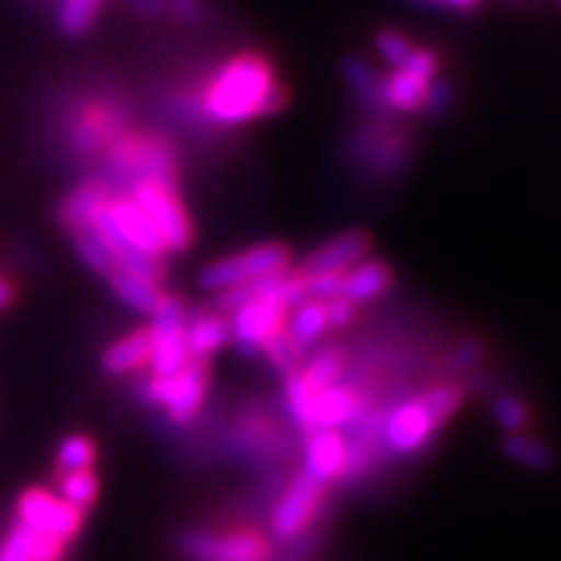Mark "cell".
I'll use <instances>...</instances> for the list:
<instances>
[{
    "label": "cell",
    "instance_id": "cell-26",
    "mask_svg": "<svg viewBox=\"0 0 561 561\" xmlns=\"http://www.w3.org/2000/svg\"><path fill=\"white\" fill-rule=\"evenodd\" d=\"M343 76H346L348 87L359 96V102L369 110H382L380 104V76L364 58H351L343 66Z\"/></svg>",
    "mask_w": 561,
    "mask_h": 561
},
{
    "label": "cell",
    "instance_id": "cell-11",
    "mask_svg": "<svg viewBox=\"0 0 561 561\" xmlns=\"http://www.w3.org/2000/svg\"><path fill=\"white\" fill-rule=\"evenodd\" d=\"M322 500H325V486L318 481H312L310 476L299 473L289 486H286L284 494L276 504L271 515V533L278 538V541H291L299 533L310 528L314 517L322 507Z\"/></svg>",
    "mask_w": 561,
    "mask_h": 561
},
{
    "label": "cell",
    "instance_id": "cell-30",
    "mask_svg": "<svg viewBox=\"0 0 561 561\" xmlns=\"http://www.w3.org/2000/svg\"><path fill=\"white\" fill-rule=\"evenodd\" d=\"M96 462V447L89 437L73 434V437L62 439L58 447V468L60 473H76V471H91Z\"/></svg>",
    "mask_w": 561,
    "mask_h": 561
},
{
    "label": "cell",
    "instance_id": "cell-46",
    "mask_svg": "<svg viewBox=\"0 0 561 561\" xmlns=\"http://www.w3.org/2000/svg\"><path fill=\"white\" fill-rule=\"evenodd\" d=\"M507 3H517V0H507Z\"/></svg>",
    "mask_w": 561,
    "mask_h": 561
},
{
    "label": "cell",
    "instance_id": "cell-14",
    "mask_svg": "<svg viewBox=\"0 0 561 561\" xmlns=\"http://www.w3.org/2000/svg\"><path fill=\"white\" fill-rule=\"evenodd\" d=\"M367 411V398L351 385H333V388L318 390L312 398V430L343 432L354 426V421Z\"/></svg>",
    "mask_w": 561,
    "mask_h": 561
},
{
    "label": "cell",
    "instance_id": "cell-4",
    "mask_svg": "<svg viewBox=\"0 0 561 561\" xmlns=\"http://www.w3.org/2000/svg\"><path fill=\"white\" fill-rule=\"evenodd\" d=\"M291 255L280 242H261L237 252V255L219 257V261L203 265L198 273V284L206 291H229L237 286L255 284V280L278 276L289 271Z\"/></svg>",
    "mask_w": 561,
    "mask_h": 561
},
{
    "label": "cell",
    "instance_id": "cell-22",
    "mask_svg": "<svg viewBox=\"0 0 561 561\" xmlns=\"http://www.w3.org/2000/svg\"><path fill=\"white\" fill-rule=\"evenodd\" d=\"M110 286L115 291V297L123 301L125 307L136 310L138 314H149L157 310L159 299H161V289L157 284H149V280L130 276V273L115 271L110 276Z\"/></svg>",
    "mask_w": 561,
    "mask_h": 561
},
{
    "label": "cell",
    "instance_id": "cell-31",
    "mask_svg": "<svg viewBox=\"0 0 561 561\" xmlns=\"http://www.w3.org/2000/svg\"><path fill=\"white\" fill-rule=\"evenodd\" d=\"M494 416L500 421V426L510 434H523L525 426L530 421V411L520 398L515 396H500L494 401Z\"/></svg>",
    "mask_w": 561,
    "mask_h": 561
},
{
    "label": "cell",
    "instance_id": "cell-39",
    "mask_svg": "<svg viewBox=\"0 0 561 561\" xmlns=\"http://www.w3.org/2000/svg\"><path fill=\"white\" fill-rule=\"evenodd\" d=\"M62 553H66V546H62L60 541L37 536V541H34L32 561H62Z\"/></svg>",
    "mask_w": 561,
    "mask_h": 561
},
{
    "label": "cell",
    "instance_id": "cell-13",
    "mask_svg": "<svg viewBox=\"0 0 561 561\" xmlns=\"http://www.w3.org/2000/svg\"><path fill=\"white\" fill-rule=\"evenodd\" d=\"M348 462V439L343 432L333 430H312L305 442V476L312 481L328 483L343 479Z\"/></svg>",
    "mask_w": 561,
    "mask_h": 561
},
{
    "label": "cell",
    "instance_id": "cell-5",
    "mask_svg": "<svg viewBox=\"0 0 561 561\" xmlns=\"http://www.w3.org/2000/svg\"><path fill=\"white\" fill-rule=\"evenodd\" d=\"M187 307L180 297L161 294L157 310L151 312V325L146 328L151 339V377H172L191 362L185 341Z\"/></svg>",
    "mask_w": 561,
    "mask_h": 561
},
{
    "label": "cell",
    "instance_id": "cell-12",
    "mask_svg": "<svg viewBox=\"0 0 561 561\" xmlns=\"http://www.w3.org/2000/svg\"><path fill=\"white\" fill-rule=\"evenodd\" d=\"M107 214L112 224H115L121 240L128 244V248L144 252L149 257H159L164 261L167 250L164 242H161L159 231L153 229L149 216L138 208V203L130 198V195H112Z\"/></svg>",
    "mask_w": 561,
    "mask_h": 561
},
{
    "label": "cell",
    "instance_id": "cell-41",
    "mask_svg": "<svg viewBox=\"0 0 561 561\" xmlns=\"http://www.w3.org/2000/svg\"><path fill=\"white\" fill-rule=\"evenodd\" d=\"M481 359V346L476 341H466L458 348V356H455V367L458 369H471L473 364H479Z\"/></svg>",
    "mask_w": 561,
    "mask_h": 561
},
{
    "label": "cell",
    "instance_id": "cell-19",
    "mask_svg": "<svg viewBox=\"0 0 561 561\" xmlns=\"http://www.w3.org/2000/svg\"><path fill=\"white\" fill-rule=\"evenodd\" d=\"M185 341L191 359L206 362L224 346H229V320L224 314H195L185 325Z\"/></svg>",
    "mask_w": 561,
    "mask_h": 561
},
{
    "label": "cell",
    "instance_id": "cell-6",
    "mask_svg": "<svg viewBox=\"0 0 561 561\" xmlns=\"http://www.w3.org/2000/svg\"><path fill=\"white\" fill-rule=\"evenodd\" d=\"M208 396L206 362L191 359L172 377H149L144 385V398L151 405L167 411L172 424H187L198 416Z\"/></svg>",
    "mask_w": 561,
    "mask_h": 561
},
{
    "label": "cell",
    "instance_id": "cell-25",
    "mask_svg": "<svg viewBox=\"0 0 561 561\" xmlns=\"http://www.w3.org/2000/svg\"><path fill=\"white\" fill-rule=\"evenodd\" d=\"M73 250H76V255H79V261L87 265L91 273H96V276L110 278L112 273L117 271V263H115V255H112V250L91 229L76 231Z\"/></svg>",
    "mask_w": 561,
    "mask_h": 561
},
{
    "label": "cell",
    "instance_id": "cell-35",
    "mask_svg": "<svg viewBox=\"0 0 561 561\" xmlns=\"http://www.w3.org/2000/svg\"><path fill=\"white\" fill-rule=\"evenodd\" d=\"M307 297L314 301H328L341 297V276L339 273H314V276H305Z\"/></svg>",
    "mask_w": 561,
    "mask_h": 561
},
{
    "label": "cell",
    "instance_id": "cell-21",
    "mask_svg": "<svg viewBox=\"0 0 561 561\" xmlns=\"http://www.w3.org/2000/svg\"><path fill=\"white\" fill-rule=\"evenodd\" d=\"M426 83L416 76L405 73V70L396 68L390 76L380 81V104L382 110L390 112H416L424 100Z\"/></svg>",
    "mask_w": 561,
    "mask_h": 561
},
{
    "label": "cell",
    "instance_id": "cell-43",
    "mask_svg": "<svg viewBox=\"0 0 561 561\" xmlns=\"http://www.w3.org/2000/svg\"><path fill=\"white\" fill-rule=\"evenodd\" d=\"M439 5H445V9H453V11H473L479 9L481 0H439Z\"/></svg>",
    "mask_w": 561,
    "mask_h": 561
},
{
    "label": "cell",
    "instance_id": "cell-15",
    "mask_svg": "<svg viewBox=\"0 0 561 561\" xmlns=\"http://www.w3.org/2000/svg\"><path fill=\"white\" fill-rule=\"evenodd\" d=\"M369 252V237L364 231H343V234L333 237L301 265V276H314V273H339L343 276L356 263H362Z\"/></svg>",
    "mask_w": 561,
    "mask_h": 561
},
{
    "label": "cell",
    "instance_id": "cell-17",
    "mask_svg": "<svg viewBox=\"0 0 561 561\" xmlns=\"http://www.w3.org/2000/svg\"><path fill=\"white\" fill-rule=\"evenodd\" d=\"M110 201H112V193L104 182H100V180L83 182V185L76 187V191L70 193L66 201H62L60 221L66 224L73 234L76 231L89 229L91 221H94V216L100 214V210L107 206Z\"/></svg>",
    "mask_w": 561,
    "mask_h": 561
},
{
    "label": "cell",
    "instance_id": "cell-20",
    "mask_svg": "<svg viewBox=\"0 0 561 561\" xmlns=\"http://www.w3.org/2000/svg\"><path fill=\"white\" fill-rule=\"evenodd\" d=\"M325 331H328V320H325V305H322V301L307 299L286 314L284 333L289 335L291 343L301 351V354H305L310 346H314Z\"/></svg>",
    "mask_w": 561,
    "mask_h": 561
},
{
    "label": "cell",
    "instance_id": "cell-9",
    "mask_svg": "<svg viewBox=\"0 0 561 561\" xmlns=\"http://www.w3.org/2000/svg\"><path fill=\"white\" fill-rule=\"evenodd\" d=\"M138 208L149 216L153 229L159 231L167 252H182L191 248L193 227L187 210L182 208L178 193L161 185H136L128 193Z\"/></svg>",
    "mask_w": 561,
    "mask_h": 561
},
{
    "label": "cell",
    "instance_id": "cell-36",
    "mask_svg": "<svg viewBox=\"0 0 561 561\" xmlns=\"http://www.w3.org/2000/svg\"><path fill=\"white\" fill-rule=\"evenodd\" d=\"M453 102V91L450 87H447L445 81H430L426 83V91H424V100H421V112L430 117H437L445 112L447 107H450Z\"/></svg>",
    "mask_w": 561,
    "mask_h": 561
},
{
    "label": "cell",
    "instance_id": "cell-38",
    "mask_svg": "<svg viewBox=\"0 0 561 561\" xmlns=\"http://www.w3.org/2000/svg\"><path fill=\"white\" fill-rule=\"evenodd\" d=\"M322 305H325L328 328H346L356 318V305H351V301L343 297L328 299V301H322Z\"/></svg>",
    "mask_w": 561,
    "mask_h": 561
},
{
    "label": "cell",
    "instance_id": "cell-37",
    "mask_svg": "<svg viewBox=\"0 0 561 561\" xmlns=\"http://www.w3.org/2000/svg\"><path fill=\"white\" fill-rule=\"evenodd\" d=\"M401 70L416 76V79H421V81H434V73H437V58H434V53H430V50L413 47V53L405 58Z\"/></svg>",
    "mask_w": 561,
    "mask_h": 561
},
{
    "label": "cell",
    "instance_id": "cell-18",
    "mask_svg": "<svg viewBox=\"0 0 561 561\" xmlns=\"http://www.w3.org/2000/svg\"><path fill=\"white\" fill-rule=\"evenodd\" d=\"M151 359V339L146 328H138L115 343H110L107 351L102 354V367L110 371V375L123 377L133 375V371H140L149 367Z\"/></svg>",
    "mask_w": 561,
    "mask_h": 561
},
{
    "label": "cell",
    "instance_id": "cell-3",
    "mask_svg": "<svg viewBox=\"0 0 561 561\" xmlns=\"http://www.w3.org/2000/svg\"><path fill=\"white\" fill-rule=\"evenodd\" d=\"M110 172L125 185H178V157L164 138L136 136L125 138L110 153Z\"/></svg>",
    "mask_w": 561,
    "mask_h": 561
},
{
    "label": "cell",
    "instance_id": "cell-7",
    "mask_svg": "<svg viewBox=\"0 0 561 561\" xmlns=\"http://www.w3.org/2000/svg\"><path fill=\"white\" fill-rule=\"evenodd\" d=\"M16 515L19 525H24L34 536L53 538L62 546L73 541L83 525L81 512L68 507L58 494L47 489H26L16 502Z\"/></svg>",
    "mask_w": 561,
    "mask_h": 561
},
{
    "label": "cell",
    "instance_id": "cell-34",
    "mask_svg": "<svg viewBox=\"0 0 561 561\" xmlns=\"http://www.w3.org/2000/svg\"><path fill=\"white\" fill-rule=\"evenodd\" d=\"M263 354L268 356V362L273 364V367L280 369V371H294V367H297L301 351L294 346L289 335H286L284 331H280L278 335H273V339L265 343Z\"/></svg>",
    "mask_w": 561,
    "mask_h": 561
},
{
    "label": "cell",
    "instance_id": "cell-28",
    "mask_svg": "<svg viewBox=\"0 0 561 561\" xmlns=\"http://www.w3.org/2000/svg\"><path fill=\"white\" fill-rule=\"evenodd\" d=\"M312 398H314V390L307 385L305 377H301V371H289L284 385L286 411H289L294 424L307 432H310V421H312Z\"/></svg>",
    "mask_w": 561,
    "mask_h": 561
},
{
    "label": "cell",
    "instance_id": "cell-2",
    "mask_svg": "<svg viewBox=\"0 0 561 561\" xmlns=\"http://www.w3.org/2000/svg\"><path fill=\"white\" fill-rule=\"evenodd\" d=\"M460 403L462 392L455 385H437L416 398H405L382 416L380 442L385 450L398 458L421 453Z\"/></svg>",
    "mask_w": 561,
    "mask_h": 561
},
{
    "label": "cell",
    "instance_id": "cell-27",
    "mask_svg": "<svg viewBox=\"0 0 561 561\" xmlns=\"http://www.w3.org/2000/svg\"><path fill=\"white\" fill-rule=\"evenodd\" d=\"M343 371H346V359H343V354L339 348H325L320 351L314 359L307 364L305 369H301V377H305L307 385L318 392V390H325V388H333V385L341 382Z\"/></svg>",
    "mask_w": 561,
    "mask_h": 561
},
{
    "label": "cell",
    "instance_id": "cell-32",
    "mask_svg": "<svg viewBox=\"0 0 561 561\" xmlns=\"http://www.w3.org/2000/svg\"><path fill=\"white\" fill-rule=\"evenodd\" d=\"M34 541H37V536L16 523L9 530V536L0 541V561H32Z\"/></svg>",
    "mask_w": 561,
    "mask_h": 561
},
{
    "label": "cell",
    "instance_id": "cell-33",
    "mask_svg": "<svg viewBox=\"0 0 561 561\" xmlns=\"http://www.w3.org/2000/svg\"><path fill=\"white\" fill-rule=\"evenodd\" d=\"M375 45H377V53H380V58L385 62H390L392 68H401L405 58L413 53L411 39L396 30H385L377 34Z\"/></svg>",
    "mask_w": 561,
    "mask_h": 561
},
{
    "label": "cell",
    "instance_id": "cell-29",
    "mask_svg": "<svg viewBox=\"0 0 561 561\" xmlns=\"http://www.w3.org/2000/svg\"><path fill=\"white\" fill-rule=\"evenodd\" d=\"M504 453H507L510 460L533 468V471H543V468L551 466L549 447L543 442L528 437V434H510L507 442H504Z\"/></svg>",
    "mask_w": 561,
    "mask_h": 561
},
{
    "label": "cell",
    "instance_id": "cell-10",
    "mask_svg": "<svg viewBox=\"0 0 561 561\" xmlns=\"http://www.w3.org/2000/svg\"><path fill=\"white\" fill-rule=\"evenodd\" d=\"M286 310L284 305L271 297H255L248 305H242L240 310L231 312L229 331L231 343L240 348L244 356L261 354L273 335H278L286 325Z\"/></svg>",
    "mask_w": 561,
    "mask_h": 561
},
{
    "label": "cell",
    "instance_id": "cell-45",
    "mask_svg": "<svg viewBox=\"0 0 561 561\" xmlns=\"http://www.w3.org/2000/svg\"><path fill=\"white\" fill-rule=\"evenodd\" d=\"M411 3H416V5H424V9H437V5H439V0H411Z\"/></svg>",
    "mask_w": 561,
    "mask_h": 561
},
{
    "label": "cell",
    "instance_id": "cell-44",
    "mask_svg": "<svg viewBox=\"0 0 561 561\" xmlns=\"http://www.w3.org/2000/svg\"><path fill=\"white\" fill-rule=\"evenodd\" d=\"M13 294H16V291H13V286L3 276H0V310H5V307L11 305Z\"/></svg>",
    "mask_w": 561,
    "mask_h": 561
},
{
    "label": "cell",
    "instance_id": "cell-23",
    "mask_svg": "<svg viewBox=\"0 0 561 561\" xmlns=\"http://www.w3.org/2000/svg\"><path fill=\"white\" fill-rule=\"evenodd\" d=\"M104 0H58L55 3V26L66 37H81L100 19Z\"/></svg>",
    "mask_w": 561,
    "mask_h": 561
},
{
    "label": "cell",
    "instance_id": "cell-16",
    "mask_svg": "<svg viewBox=\"0 0 561 561\" xmlns=\"http://www.w3.org/2000/svg\"><path fill=\"white\" fill-rule=\"evenodd\" d=\"M392 284V271L382 261H369L364 257L354 268L341 276V297L351 305H367V301L380 299Z\"/></svg>",
    "mask_w": 561,
    "mask_h": 561
},
{
    "label": "cell",
    "instance_id": "cell-24",
    "mask_svg": "<svg viewBox=\"0 0 561 561\" xmlns=\"http://www.w3.org/2000/svg\"><path fill=\"white\" fill-rule=\"evenodd\" d=\"M58 496L68 507H73L83 515L96 502V496H100V479H96L94 471L60 473Z\"/></svg>",
    "mask_w": 561,
    "mask_h": 561
},
{
    "label": "cell",
    "instance_id": "cell-1",
    "mask_svg": "<svg viewBox=\"0 0 561 561\" xmlns=\"http://www.w3.org/2000/svg\"><path fill=\"white\" fill-rule=\"evenodd\" d=\"M284 107L271 62L261 55H237L224 62L203 94V112L210 123L237 128Z\"/></svg>",
    "mask_w": 561,
    "mask_h": 561
},
{
    "label": "cell",
    "instance_id": "cell-8",
    "mask_svg": "<svg viewBox=\"0 0 561 561\" xmlns=\"http://www.w3.org/2000/svg\"><path fill=\"white\" fill-rule=\"evenodd\" d=\"M182 551L193 561H268L273 546L257 530H191L182 536Z\"/></svg>",
    "mask_w": 561,
    "mask_h": 561
},
{
    "label": "cell",
    "instance_id": "cell-40",
    "mask_svg": "<svg viewBox=\"0 0 561 561\" xmlns=\"http://www.w3.org/2000/svg\"><path fill=\"white\" fill-rule=\"evenodd\" d=\"M170 9L182 21H201L203 19V0H170Z\"/></svg>",
    "mask_w": 561,
    "mask_h": 561
},
{
    "label": "cell",
    "instance_id": "cell-42",
    "mask_svg": "<svg viewBox=\"0 0 561 561\" xmlns=\"http://www.w3.org/2000/svg\"><path fill=\"white\" fill-rule=\"evenodd\" d=\"M133 9H136L138 13H144V16L149 19H157L164 13V0H130Z\"/></svg>",
    "mask_w": 561,
    "mask_h": 561
}]
</instances>
